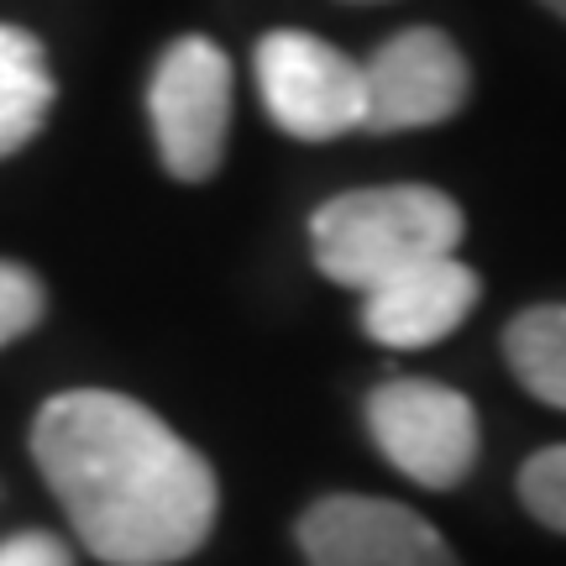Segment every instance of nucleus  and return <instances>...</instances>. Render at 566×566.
Segmentation results:
<instances>
[{"instance_id": "1", "label": "nucleus", "mask_w": 566, "mask_h": 566, "mask_svg": "<svg viewBox=\"0 0 566 566\" xmlns=\"http://www.w3.org/2000/svg\"><path fill=\"white\" fill-rule=\"evenodd\" d=\"M32 457L84 551L105 566H174L210 541L221 488L195 446L116 388L53 394Z\"/></svg>"}, {"instance_id": "7", "label": "nucleus", "mask_w": 566, "mask_h": 566, "mask_svg": "<svg viewBox=\"0 0 566 566\" xmlns=\"http://www.w3.org/2000/svg\"><path fill=\"white\" fill-rule=\"evenodd\" d=\"M367 116L363 132H415V126H441L467 105L472 74H467L462 48L436 32V27H409L388 38L363 63Z\"/></svg>"}, {"instance_id": "14", "label": "nucleus", "mask_w": 566, "mask_h": 566, "mask_svg": "<svg viewBox=\"0 0 566 566\" xmlns=\"http://www.w3.org/2000/svg\"><path fill=\"white\" fill-rule=\"evenodd\" d=\"M541 6H546V11H556V17L566 21V0H541Z\"/></svg>"}, {"instance_id": "12", "label": "nucleus", "mask_w": 566, "mask_h": 566, "mask_svg": "<svg viewBox=\"0 0 566 566\" xmlns=\"http://www.w3.org/2000/svg\"><path fill=\"white\" fill-rule=\"evenodd\" d=\"M42 310H48V300H42L38 273H27L21 263H6V258H0V346H11L17 336H27V331L42 321Z\"/></svg>"}, {"instance_id": "9", "label": "nucleus", "mask_w": 566, "mask_h": 566, "mask_svg": "<svg viewBox=\"0 0 566 566\" xmlns=\"http://www.w3.org/2000/svg\"><path fill=\"white\" fill-rule=\"evenodd\" d=\"M53 111V74L42 42L21 27H0V158L21 153Z\"/></svg>"}, {"instance_id": "4", "label": "nucleus", "mask_w": 566, "mask_h": 566, "mask_svg": "<svg viewBox=\"0 0 566 566\" xmlns=\"http://www.w3.org/2000/svg\"><path fill=\"white\" fill-rule=\"evenodd\" d=\"M147 111L163 168L184 184L216 179L231 132V59L210 38H179L158 59Z\"/></svg>"}, {"instance_id": "3", "label": "nucleus", "mask_w": 566, "mask_h": 566, "mask_svg": "<svg viewBox=\"0 0 566 566\" xmlns=\"http://www.w3.org/2000/svg\"><path fill=\"white\" fill-rule=\"evenodd\" d=\"M367 436L409 483L451 493L472 478L483 430L467 394L436 378H388L367 394Z\"/></svg>"}, {"instance_id": "13", "label": "nucleus", "mask_w": 566, "mask_h": 566, "mask_svg": "<svg viewBox=\"0 0 566 566\" xmlns=\"http://www.w3.org/2000/svg\"><path fill=\"white\" fill-rule=\"evenodd\" d=\"M0 566H74L69 546L48 530H27V535H11L0 541Z\"/></svg>"}, {"instance_id": "5", "label": "nucleus", "mask_w": 566, "mask_h": 566, "mask_svg": "<svg viewBox=\"0 0 566 566\" xmlns=\"http://www.w3.org/2000/svg\"><path fill=\"white\" fill-rule=\"evenodd\" d=\"M258 90L273 126L300 142L357 132L367 116L363 63L310 32H268L258 42Z\"/></svg>"}, {"instance_id": "2", "label": "nucleus", "mask_w": 566, "mask_h": 566, "mask_svg": "<svg viewBox=\"0 0 566 566\" xmlns=\"http://www.w3.org/2000/svg\"><path fill=\"white\" fill-rule=\"evenodd\" d=\"M467 237L462 205L430 184H378L352 189L315 210L310 242L315 268L342 289L373 294L378 283L399 279L409 268L457 258Z\"/></svg>"}, {"instance_id": "8", "label": "nucleus", "mask_w": 566, "mask_h": 566, "mask_svg": "<svg viewBox=\"0 0 566 566\" xmlns=\"http://www.w3.org/2000/svg\"><path fill=\"white\" fill-rule=\"evenodd\" d=\"M478 300H483V279L462 258H436L363 294V331L394 352H420L446 342L478 310Z\"/></svg>"}, {"instance_id": "11", "label": "nucleus", "mask_w": 566, "mask_h": 566, "mask_svg": "<svg viewBox=\"0 0 566 566\" xmlns=\"http://www.w3.org/2000/svg\"><path fill=\"white\" fill-rule=\"evenodd\" d=\"M520 504L530 509V520L566 535V446H546L520 467Z\"/></svg>"}, {"instance_id": "10", "label": "nucleus", "mask_w": 566, "mask_h": 566, "mask_svg": "<svg viewBox=\"0 0 566 566\" xmlns=\"http://www.w3.org/2000/svg\"><path fill=\"white\" fill-rule=\"evenodd\" d=\"M504 363L530 399L566 409V304H530L504 331Z\"/></svg>"}, {"instance_id": "6", "label": "nucleus", "mask_w": 566, "mask_h": 566, "mask_svg": "<svg viewBox=\"0 0 566 566\" xmlns=\"http://www.w3.org/2000/svg\"><path fill=\"white\" fill-rule=\"evenodd\" d=\"M294 535L310 566H462L424 514L367 493L315 499Z\"/></svg>"}]
</instances>
